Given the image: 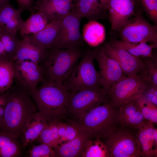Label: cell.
<instances>
[{
	"label": "cell",
	"mask_w": 157,
	"mask_h": 157,
	"mask_svg": "<svg viewBox=\"0 0 157 157\" xmlns=\"http://www.w3.org/2000/svg\"><path fill=\"white\" fill-rule=\"evenodd\" d=\"M37 110L29 91L17 84L9 90L0 132L18 138Z\"/></svg>",
	"instance_id": "1"
},
{
	"label": "cell",
	"mask_w": 157,
	"mask_h": 157,
	"mask_svg": "<svg viewBox=\"0 0 157 157\" xmlns=\"http://www.w3.org/2000/svg\"><path fill=\"white\" fill-rule=\"evenodd\" d=\"M30 92L38 112L50 122L61 120L67 114L69 92L63 85L43 80Z\"/></svg>",
	"instance_id": "2"
},
{
	"label": "cell",
	"mask_w": 157,
	"mask_h": 157,
	"mask_svg": "<svg viewBox=\"0 0 157 157\" xmlns=\"http://www.w3.org/2000/svg\"><path fill=\"white\" fill-rule=\"evenodd\" d=\"M82 55L80 47L48 49L44 58L39 64L43 71V79L63 85Z\"/></svg>",
	"instance_id": "3"
},
{
	"label": "cell",
	"mask_w": 157,
	"mask_h": 157,
	"mask_svg": "<svg viewBox=\"0 0 157 157\" xmlns=\"http://www.w3.org/2000/svg\"><path fill=\"white\" fill-rule=\"evenodd\" d=\"M118 108L109 101L93 109L83 117L72 122L92 138H105L115 131L119 124Z\"/></svg>",
	"instance_id": "4"
},
{
	"label": "cell",
	"mask_w": 157,
	"mask_h": 157,
	"mask_svg": "<svg viewBox=\"0 0 157 157\" xmlns=\"http://www.w3.org/2000/svg\"><path fill=\"white\" fill-rule=\"evenodd\" d=\"M93 51L89 50L82 56L63 85L69 92L87 90L103 88L100 81L99 74L94 65Z\"/></svg>",
	"instance_id": "5"
},
{
	"label": "cell",
	"mask_w": 157,
	"mask_h": 157,
	"mask_svg": "<svg viewBox=\"0 0 157 157\" xmlns=\"http://www.w3.org/2000/svg\"><path fill=\"white\" fill-rule=\"evenodd\" d=\"M150 83L144 75L127 76L110 87L108 91L109 102L113 106L118 108L124 103L140 97Z\"/></svg>",
	"instance_id": "6"
},
{
	"label": "cell",
	"mask_w": 157,
	"mask_h": 157,
	"mask_svg": "<svg viewBox=\"0 0 157 157\" xmlns=\"http://www.w3.org/2000/svg\"><path fill=\"white\" fill-rule=\"evenodd\" d=\"M117 31L122 41L157 45V25L151 24L140 13H137Z\"/></svg>",
	"instance_id": "7"
},
{
	"label": "cell",
	"mask_w": 157,
	"mask_h": 157,
	"mask_svg": "<svg viewBox=\"0 0 157 157\" xmlns=\"http://www.w3.org/2000/svg\"><path fill=\"white\" fill-rule=\"evenodd\" d=\"M109 101L108 92L102 88L69 92L67 113L77 120L94 108Z\"/></svg>",
	"instance_id": "8"
},
{
	"label": "cell",
	"mask_w": 157,
	"mask_h": 157,
	"mask_svg": "<svg viewBox=\"0 0 157 157\" xmlns=\"http://www.w3.org/2000/svg\"><path fill=\"white\" fill-rule=\"evenodd\" d=\"M122 127L117 128L105 138L109 157L141 156L135 134Z\"/></svg>",
	"instance_id": "9"
},
{
	"label": "cell",
	"mask_w": 157,
	"mask_h": 157,
	"mask_svg": "<svg viewBox=\"0 0 157 157\" xmlns=\"http://www.w3.org/2000/svg\"><path fill=\"white\" fill-rule=\"evenodd\" d=\"M82 18L73 8L63 19L58 33L51 48L69 49L80 47L83 39L80 32Z\"/></svg>",
	"instance_id": "10"
},
{
	"label": "cell",
	"mask_w": 157,
	"mask_h": 157,
	"mask_svg": "<svg viewBox=\"0 0 157 157\" xmlns=\"http://www.w3.org/2000/svg\"><path fill=\"white\" fill-rule=\"evenodd\" d=\"M94 59L98 63L100 84L108 92L113 85L125 78L119 63L107 55L101 47L93 51Z\"/></svg>",
	"instance_id": "11"
},
{
	"label": "cell",
	"mask_w": 157,
	"mask_h": 157,
	"mask_svg": "<svg viewBox=\"0 0 157 157\" xmlns=\"http://www.w3.org/2000/svg\"><path fill=\"white\" fill-rule=\"evenodd\" d=\"M12 63L16 83L29 92L43 81V71L39 65L28 60L12 61Z\"/></svg>",
	"instance_id": "12"
},
{
	"label": "cell",
	"mask_w": 157,
	"mask_h": 157,
	"mask_svg": "<svg viewBox=\"0 0 157 157\" xmlns=\"http://www.w3.org/2000/svg\"><path fill=\"white\" fill-rule=\"evenodd\" d=\"M101 48L107 55L117 62L123 74L126 76L145 75L146 67L142 58L135 56L124 49L113 46L109 43L103 45Z\"/></svg>",
	"instance_id": "13"
},
{
	"label": "cell",
	"mask_w": 157,
	"mask_h": 157,
	"mask_svg": "<svg viewBox=\"0 0 157 157\" xmlns=\"http://www.w3.org/2000/svg\"><path fill=\"white\" fill-rule=\"evenodd\" d=\"M136 0H109L107 3L111 29L117 31L137 12Z\"/></svg>",
	"instance_id": "14"
},
{
	"label": "cell",
	"mask_w": 157,
	"mask_h": 157,
	"mask_svg": "<svg viewBox=\"0 0 157 157\" xmlns=\"http://www.w3.org/2000/svg\"><path fill=\"white\" fill-rule=\"evenodd\" d=\"M137 129L135 136L141 156L157 157V129L154 124L146 120Z\"/></svg>",
	"instance_id": "15"
},
{
	"label": "cell",
	"mask_w": 157,
	"mask_h": 157,
	"mask_svg": "<svg viewBox=\"0 0 157 157\" xmlns=\"http://www.w3.org/2000/svg\"><path fill=\"white\" fill-rule=\"evenodd\" d=\"M71 0H43L35 3L34 9L42 13L49 22L64 18L72 9Z\"/></svg>",
	"instance_id": "16"
},
{
	"label": "cell",
	"mask_w": 157,
	"mask_h": 157,
	"mask_svg": "<svg viewBox=\"0 0 157 157\" xmlns=\"http://www.w3.org/2000/svg\"><path fill=\"white\" fill-rule=\"evenodd\" d=\"M73 8L82 18L89 21L109 19L108 5L100 0H77Z\"/></svg>",
	"instance_id": "17"
},
{
	"label": "cell",
	"mask_w": 157,
	"mask_h": 157,
	"mask_svg": "<svg viewBox=\"0 0 157 157\" xmlns=\"http://www.w3.org/2000/svg\"><path fill=\"white\" fill-rule=\"evenodd\" d=\"M48 49L39 46L26 36L21 40L12 61L28 60L39 65Z\"/></svg>",
	"instance_id": "18"
},
{
	"label": "cell",
	"mask_w": 157,
	"mask_h": 157,
	"mask_svg": "<svg viewBox=\"0 0 157 157\" xmlns=\"http://www.w3.org/2000/svg\"><path fill=\"white\" fill-rule=\"evenodd\" d=\"M118 119L122 126L135 129L146 121L132 101L124 103L118 107Z\"/></svg>",
	"instance_id": "19"
},
{
	"label": "cell",
	"mask_w": 157,
	"mask_h": 157,
	"mask_svg": "<svg viewBox=\"0 0 157 157\" xmlns=\"http://www.w3.org/2000/svg\"><path fill=\"white\" fill-rule=\"evenodd\" d=\"M21 13L10 3L0 8V25L2 28L9 32L19 31L24 22Z\"/></svg>",
	"instance_id": "20"
},
{
	"label": "cell",
	"mask_w": 157,
	"mask_h": 157,
	"mask_svg": "<svg viewBox=\"0 0 157 157\" xmlns=\"http://www.w3.org/2000/svg\"><path fill=\"white\" fill-rule=\"evenodd\" d=\"M63 18L49 22L40 31L27 37L40 47L47 49L51 48L59 32Z\"/></svg>",
	"instance_id": "21"
},
{
	"label": "cell",
	"mask_w": 157,
	"mask_h": 157,
	"mask_svg": "<svg viewBox=\"0 0 157 157\" xmlns=\"http://www.w3.org/2000/svg\"><path fill=\"white\" fill-rule=\"evenodd\" d=\"M92 138L87 133L83 131L73 139L60 145L54 149L56 157H80L86 141Z\"/></svg>",
	"instance_id": "22"
},
{
	"label": "cell",
	"mask_w": 157,
	"mask_h": 157,
	"mask_svg": "<svg viewBox=\"0 0 157 157\" xmlns=\"http://www.w3.org/2000/svg\"><path fill=\"white\" fill-rule=\"evenodd\" d=\"M49 122L44 116L38 111L35 113L25 131L20 136L23 149L33 142Z\"/></svg>",
	"instance_id": "23"
},
{
	"label": "cell",
	"mask_w": 157,
	"mask_h": 157,
	"mask_svg": "<svg viewBox=\"0 0 157 157\" xmlns=\"http://www.w3.org/2000/svg\"><path fill=\"white\" fill-rule=\"evenodd\" d=\"M82 37L90 46H97L105 40V27L97 21H89L83 26Z\"/></svg>",
	"instance_id": "24"
},
{
	"label": "cell",
	"mask_w": 157,
	"mask_h": 157,
	"mask_svg": "<svg viewBox=\"0 0 157 157\" xmlns=\"http://www.w3.org/2000/svg\"><path fill=\"white\" fill-rule=\"evenodd\" d=\"M109 43L113 46L124 49L135 56L140 58L154 57L152 50L157 47V45L155 44L131 43L117 39L112 40Z\"/></svg>",
	"instance_id": "25"
},
{
	"label": "cell",
	"mask_w": 157,
	"mask_h": 157,
	"mask_svg": "<svg viewBox=\"0 0 157 157\" xmlns=\"http://www.w3.org/2000/svg\"><path fill=\"white\" fill-rule=\"evenodd\" d=\"M31 13L28 18L24 21L19 31L22 38L37 33L43 29L49 23L41 13L38 11Z\"/></svg>",
	"instance_id": "26"
},
{
	"label": "cell",
	"mask_w": 157,
	"mask_h": 157,
	"mask_svg": "<svg viewBox=\"0 0 157 157\" xmlns=\"http://www.w3.org/2000/svg\"><path fill=\"white\" fill-rule=\"evenodd\" d=\"M22 149L18 138L0 132V157H20Z\"/></svg>",
	"instance_id": "27"
},
{
	"label": "cell",
	"mask_w": 157,
	"mask_h": 157,
	"mask_svg": "<svg viewBox=\"0 0 157 157\" xmlns=\"http://www.w3.org/2000/svg\"><path fill=\"white\" fill-rule=\"evenodd\" d=\"M59 121L54 120L49 122L33 142L38 144H47L53 149L58 147L60 145L58 131V125Z\"/></svg>",
	"instance_id": "28"
},
{
	"label": "cell",
	"mask_w": 157,
	"mask_h": 157,
	"mask_svg": "<svg viewBox=\"0 0 157 157\" xmlns=\"http://www.w3.org/2000/svg\"><path fill=\"white\" fill-rule=\"evenodd\" d=\"M81 157H109L108 150L105 143L99 138L86 141L80 156Z\"/></svg>",
	"instance_id": "29"
},
{
	"label": "cell",
	"mask_w": 157,
	"mask_h": 157,
	"mask_svg": "<svg viewBox=\"0 0 157 157\" xmlns=\"http://www.w3.org/2000/svg\"><path fill=\"white\" fill-rule=\"evenodd\" d=\"M0 39L3 44L8 61L12 60L21 41L17 32H9L2 28Z\"/></svg>",
	"instance_id": "30"
},
{
	"label": "cell",
	"mask_w": 157,
	"mask_h": 157,
	"mask_svg": "<svg viewBox=\"0 0 157 157\" xmlns=\"http://www.w3.org/2000/svg\"><path fill=\"white\" fill-rule=\"evenodd\" d=\"M14 80L12 61L0 62V94L8 91Z\"/></svg>",
	"instance_id": "31"
},
{
	"label": "cell",
	"mask_w": 157,
	"mask_h": 157,
	"mask_svg": "<svg viewBox=\"0 0 157 157\" xmlns=\"http://www.w3.org/2000/svg\"><path fill=\"white\" fill-rule=\"evenodd\" d=\"M146 120L156 124L157 106L149 103L141 97L132 101Z\"/></svg>",
	"instance_id": "32"
},
{
	"label": "cell",
	"mask_w": 157,
	"mask_h": 157,
	"mask_svg": "<svg viewBox=\"0 0 157 157\" xmlns=\"http://www.w3.org/2000/svg\"><path fill=\"white\" fill-rule=\"evenodd\" d=\"M32 147L27 151L29 157H56L54 149L47 144H33Z\"/></svg>",
	"instance_id": "33"
},
{
	"label": "cell",
	"mask_w": 157,
	"mask_h": 157,
	"mask_svg": "<svg viewBox=\"0 0 157 157\" xmlns=\"http://www.w3.org/2000/svg\"><path fill=\"white\" fill-rule=\"evenodd\" d=\"M146 67L145 75L151 83L157 86V61L156 58L149 57L142 58Z\"/></svg>",
	"instance_id": "34"
},
{
	"label": "cell",
	"mask_w": 157,
	"mask_h": 157,
	"mask_svg": "<svg viewBox=\"0 0 157 157\" xmlns=\"http://www.w3.org/2000/svg\"><path fill=\"white\" fill-rule=\"evenodd\" d=\"M148 17L157 24V0H138Z\"/></svg>",
	"instance_id": "35"
},
{
	"label": "cell",
	"mask_w": 157,
	"mask_h": 157,
	"mask_svg": "<svg viewBox=\"0 0 157 157\" xmlns=\"http://www.w3.org/2000/svg\"><path fill=\"white\" fill-rule=\"evenodd\" d=\"M83 131L72 121L69 123H66V131L63 144L73 139Z\"/></svg>",
	"instance_id": "36"
},
{
	"label": "cell",
	"mask_w": 157,
	"mask_h": 157,
	"mask_svg": "<svg viewBox=\"0 0 157 157\" xmlns=\"http://www.w3.org/2000/svg\"><path fill=\"white\" fill-rule=\"evenodd\" d=\"M140 97L157 106V86L150 83Z\"/></svg>",
	"instance_id": "37"
},
{
	"label": "cell",
	"mask_w": 157,
	"mask_h": 157,
	"mask_svg": "<svg viewBox=\"0 0 157 157\" xmlns=\"http://www.w3.org/2000/svg\"><path fill=\"white\" fill-rule=\"evenodd\" d=\"M19 9L22 13L24 10H28L31 12L34 10V0H15Z\"/></svg>",
	"instance_id": "38"
},
{
	"label": "cell",
	"mask_w": 157,
	"mask_h": 157,
	"mask_svg": "<svg viewBox=\"0 0 157 157\" xmlns=\"http://www.w3.org/2000/svg\"><path fill=\"white\" fill-rule=\"evenodd\" d=\"M9 90L3 93L0 94V127L4 114L6 99L9 93Z\"/></svg>",
	"instance_id": "39"
},
{
	"label": "cell",
	"mask_w": 157,
	"mask_h": 157,
	"mask_svg": "<svg viewBox=\"0 0 157 157\" xmlns=\"http://www.w3.org/2000/svg\"><path fill=\"white\" fill-rule=\"evenodd\" d=\"M66 131V123L62 122L61 120L59 121L58 125V131L60 140V145L63 143Z\"/></svg>",
	"instance_id": "40"
},
{
	"label": "cell",
	"mask_w": 157,
	"mask_h": 157,
	"mask_svg": "<svg viewBox=\"0 0 157 157\" xmlns=\"http://www.w3.org/2000/svg\"><path fill=\"white\" fill-rule=\"evenodd\" d=\"M8 61L3 44L0 39V62Z\"/></svg>",
	"instance_id": "41"
},
{
	"label": "cell",
	"mask_w": 157,
	"mask_h": 157,
	"mask_svg": "<svg viewBox=\"0 0 157 157\" xmlns=\"http://www.w3.org/2000/svg\"><path fill=\"white\" fill-rule=\"evenodd\" d=\"M10 0H0V8L10 3Z\"/></svg>",
	"instance_id": "42"
},
{
	"label": "cell",
	"mask_w": 157,
	"mask_h": 157,
	"mask_svg": "<svg viewBox=\"0 0 157 157\" xmlns=\"http://www.w3.org/2000/svg\"><path fill=\"white\" fill-rule=\"evenodd\" d=\"M109 0H100L101 3L107 5V3Z\"/></svg>",
	"instance_id": "43"
},
{
	"label": "cell",
	"mask_w": 157,
	"mask_h": 157,
	"mask_svg": "<svg viewBox=\"0 0 157 157\" xmlns=\"http://www.w3.org/2000/svg\"><path fill=\"white\" fill-rule=\"evenodd\" d=\"M43 0H36V3H38L41 2Z\"/></svg>",
	"instance_id": "44"
},
{
	"label": "cell",
	"mask_w": 157,
	"mask_h": 157,
	"mask_svg": "<svg viewBox=\"0 0 157 157\" xmlns=\"http://www.w3.org/2000/svg\"><path fill=\"white\" fill-rule=\"evenodd\" d=\"M74 3V2H75L76 1H77V0H71Z\"/></svg>",
	"instance_id": "45"
},
{
	"label": "cell",
	"mask_w": 157,
	"mask_h": 157,
	"mask_svg": "<svg viewBox=\"0 0 157 157\" xmlns=\"http://www.w3.org/2000/svg\"><path fill=\"white\" fill-rule=\"evenodd\" d=\"M136 1L137 2L139 3V1H138V0H136Z\"/></svg>",
	"instance_id": "46"
},
{
	"label": "cell",
	"mask_w": 157,
	"mask_h": 157,
	"mask_svg": "<svg viewBox=\"0 0 157 157\" xmlns=\"http://www.w3.org/2000/svg\"><path fill=\"white\" fill-rule=\"evenodd\" d=\"M1 29H2V28H1V26L0 25V31L1 30Z\"/></svg>",
	"instance_id": "47"
}]
</instances>
